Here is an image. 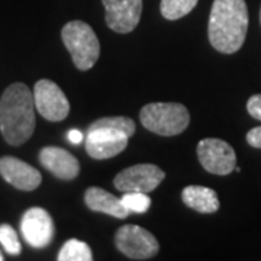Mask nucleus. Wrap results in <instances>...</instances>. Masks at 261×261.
Returning <instances> with one entry per match:
<instances>
[{
  "label": "nucleus",
  "instance_id": "f257e3e1",
  "mask_svg": "<svg viewBox=\"0 0 261 261\" xmlns=\"http://www.w3.org/2000/svg\"><path fill=\"white\" fill-rule=\"evenodd\" d=\"M248 31L245 0H214L207 35L212 47L222 54H233L243 47Z\"/></svg>",
  "mask_w": 261,
  "mask_h": 261
},
{
  "label": "nucleus",
  "instance_id": "f03ea898",
  "mask_svg": "<svg viewBox=\"0 0 261 261\" xmlns=\"http://www.w3.org/2000/svg\"><path fill=\"white\" fill-rule=\"evenodd\" d=\"M0 130L8 144L19 147L35 130L34 93L23 83H13L0 99Z\"/></svg>",
  "mask_w": 261,
  "mask_h": 261
},
{
  "label": "nucleus",
  "instance_id": "7ed1b4c3",
  "mask_svg": "<svg viewBox=\"0 0 261 261\" xmlns=\"http://www.w3.org/2000/svg\"><path fill=\"white\" fill-rule=\"evenodd\" d=\"M140 121L144 128L157 135L173 137L186 130L190 123V113L181 103H148L141 109Z\"/></svg>",
  "mask_w": 261,
  "mask_h": 261
},
{
  "label": "nucleus",
  "instance_id": "20e7f679",
  "mask_svg": "<svg viewBox=\"0 0 261 261\" xmlns=\"http://www.w3.org/2000/svg\"><path fill=\"white\" fill-rule=\"evenodd\" d=\"M61 38L79 70L86 71L96 64L100 56V42L90 25L83 20H71L64 25Z\"/></svg>",
  "mask_w": 261,
  "mask_h": 261
},
{
  "label": "nucleus",
  "instance_id": "39448f33",
  "mask_svg": "<svg viewBox=\"0 0 261 261\" xmlns=\"http://www.w3.org/2000/svg\"><path fill=\"white\" fill-rule=\"evenodd\" d=\"M115 245L132 260H148L157 255L160 244L152 233L138 225H123L115 235Z\"/></svg>",
  "mask_w": 261,
  "mask_h": 261
},
{
  "label": "nucleus",
  "instance_id": "423d86ee",
  "mask_svg": "<svg viewBox=\"0 0 261 261\" xmlns=\"http://www.w3.org/2000/svg\"><path fill=\"white\" fill-rule=\"evenodd\" d=\"M197 157L207 173L226 176L237 167V155L233 148L224 140L205 138L197 144Z\"/></svg>",
  "mask_w": 261,
  "mask_h": 261
},
{
  "label": "nucleus",
  "instance_id": "0eeeda50",
  "mask_svg": "<svg viewBox=\"0 0 261 261\" xmlns=\"http://www.w3.org/2000/svg\"><path fill=\"white\" fill-rule=\"evenodd\" d=\"M35 108L42 118L47 121L60 122L70 113V102L64 92L54 82L42 79L34 87Z\"/></svg>",
  "mask_w": 261,
  "mask_h": 261
},
{
  "label": "nucleus",
  "instance_id": "6e6552de",
  "mask_svg": "<svg viewBox=\"0 0 261 261\" xmlns=\"http://www.w3.org/2000/svg\"><path fill=\"white\" fill-rule=\"evenodd\" d=\"M166 177V173L154 164H137L122 170L113 180L119 192H142L151 193Z\"/></svg>",
  "mask_w": 261,
  "mask_h": 261
},
{
  "label": "nucleus",
  "instance_id": "1a4fd4ad",
  "mask_svg": "<svg viewBox=\"0 0 261 261\" xmlns=\"http://www.w3.org/2000/svg\"><path fill=\"white\" fill-rule=\"evenodd\" d=\"M128 135L108 128H89L86 151L94 160H108L128 147Z\"/></svg>",
  "mask_w": 261,
  "mask_h": 261
},
{
  "label": "nucleus",
  "instance_id": "9d476101",
  "mask_svg": "<svg viewBox=\"0 0 261 261\" xmlns=\"http://www.w3.org/2000/svg\"><path fill=\"white\" fill-rule=\"evenodd\" d=\"M108 27L118 34L132 32L140 23L142 0H102Z\"/></svg>",
  "mask_w": 261,
  "mask_h": 261
},
{
  "label": "nucleus",
  "instance_id": "9b49d317",
  "mask_svg": "<svg viewBox=\"0 0 261 261\" xmlns=\"http://www.w3.org/2000/svg\"><path fill=\"white\" fill-rule=\"evenodd\" d=\"M20 231L31 247L44 248L54 237V222L45 209L31 207L22 216Z\"/></svg>",
  "mask_w": 261,
  "mask_h": 261
},
{
  "label": "nucleus",
  "instance_id": "f8f14e48",
  "mask_svg": "<svg viewBox=\"0 0 261 261\" xmlns=\"http://www.w3.org/2000/svg\"><path fill=\"white\" fill-rule=\"evenodd\" d=\"M0 176L9 185L25 192L35 190L42 181V176L37 168L16 157L0 159Z\"/></svg>",
  "mask_w": 261,
  "mask_h": 261
},
{
  "label": "nucleus",
  "instance_id": "ddd939ff",
  "mask_svg": "<svg viewBox=\"0 0 261 261\" xmlns=\"http://www.w3.org/2000/svg\"><path fill=\"white\" fill-rule=\"evenodd\" d=\"M39 161L49 173L61 180H73L80 173L79 160L60 147H45L41 149Z\"/></svg>",
  "mask_w": 261,
  "mask_h": 261
},
{
  "label": "nucleus",
  "instance_id": "4468645a",
  "mask_svg": "<svg viewBox=\"0 0 261 261\" xmlns=\"http://www.w3.org/2000/svg\"><path fill=\"white\" fill-rule=\"evenodd\" d=\"M84 202L87 207L94 212H102L119 219H125L129 215V211L122 203L121 197H116L100 187L87 189L84 193Z\"/></svg>",
  "mask_w": 261,
  "mask_h": 261
},
{
  "label": "nucleus",
  "instance_id": "2eb2a0df",
  "mask_svg": "<svg viewBox=\"0 0 261 261\" xmlns=\"http://www.w3.org/2000/svg\"><path fill=\"white\" fill-rule=\"evenodd\" d=\"M181 199L185 205L200 214H215L221 206L218 193L205 186H187L181 192Z\"/></svg>",
  "mask_w": 261,
  "mask_h": 261
},
{
  "label": "nucleus",
  "instance_id": "dca6fc26",
  "mask_svg": "<svg viewBox=\"0 0 261 261\" xmlns=\"http://www.w3.org/2000/svg\"><path fill=\"white\" fill-rule=\"evenodd\" d=\"M58 261H90L93 254L90 247L79 240H68L58 252Z\"/></svg>",
  "mask_w": 261,
  "mask_h": 261
},
{
  "label": "nucleus",
  "instance_id": "f3484780",
  "mask_svg": "<svg viewBox=\"0 0 261 261\" xmlns=\"http://www.w3.org/2000/svg\"><path fill=\"white\" fill-rule=\"evenodd\" d=\"M199 0H161V15L168 20H177L195 9Z\"/></svg>",
  "mask_w": 261,
  "mask_h": 261
},
{
  "label": "nucleus",
  "instance_id": "a211bd4d",
  "mask_svg": "<svg viewBox=\"0 0 261 261\" xmlns=\"http://www.w3.org/2000/svg\"><path fill=\"white\" fill-rule=\"evenodd\" d=\"M121 199L122 203L129 212L144 214L151 206V199L148 197V193H142V192H125Z\"/></svg>",
  "mask_w": 261,
  "mask_h": 261
},
{
  "label": "nucleus",
  "instance_id": "6ab92c4d",
  "mask_svg": "<svg viewBox=\"0 0 261 261\" xmlns=\"http://www.w3.org/2000/svg\"><path fill=\"white\" fill-rule=\"evenodd\" d=\"M0 244L12 255H18L22 251V245L19 243L18 233L8 224L0 225Z\"/></svg>",
  "mask_w": 261,
  "mask_h": 261
},
{
  "label": "nucleus",
  "instance_id": "aec40b11",
  "mask_svg": "<svg viewBox=\"0 0 261 261\" xmlns=\"http://www.w3.org/2000/svg\"><path fill=\"white\" fill-rule=\"evenodd\" d=\"M247 111L254 119L261 121V94H254L247 102Z\"/></svg>",
  "mask_w": 261,
  "mask_h": 261
},
{
  "label": "nucleus",
  "instance_id": "412c9836",
  "mask_svg": "<svg viewBox=\"0 0 261 261\" xmlns=\"http://www.w3.org/2000/svg\"><path fill=\"white\" fill-rule=\"evenodd\" d=\"M247 142L254 148L261 149V126H255L247 132Z\"/></svg>",
  "mask_w": 261,
  "mask_h": 261
},
{
  "label": "nucleus",
  "instance_id": "4be33fe9",
  "mask_svg": "<svg viewBox=\"0 0 261 261\" xmlns=\"http://www.w3.org/2000/svg\"><path fill=\"white\" fill-rule=\"evenodd\" d=\"M68 140H70V142H73V144H80V142L83 141V134H82V130H70V132H68Z\"/></svg>",
  "mask_w": 261,
  "mask_h": 261
},
{
  "label": "nucleus",
  "instance_id": "5701e85b",
  "mask_svg": "<svg viewBox=\"0 0 261 261\" xmlns=\"http://www.w3.org/2000/svg\"><path fill=\"white\" fill-rule=\"evenodd\" d=\"M3 260V255H2V252H0V261Z\"/></svg>",
  "mask_w": 261,
  "mask_h": 261
},
{
  "label": "nucleus",
  "instance_id": "b1692460",
  "mask_svg": "<svg viewBox=\"0 0 261 261\" xmlns=\"http://www.w3.org/2000/svg\"><path fill=\"white\" fill-rule=\"evenodd\" d=\"M260 22H261V10H260Z\"/></svg>",
  "mask_w": 261,
  "mask_h": 261
}]
</instances>
